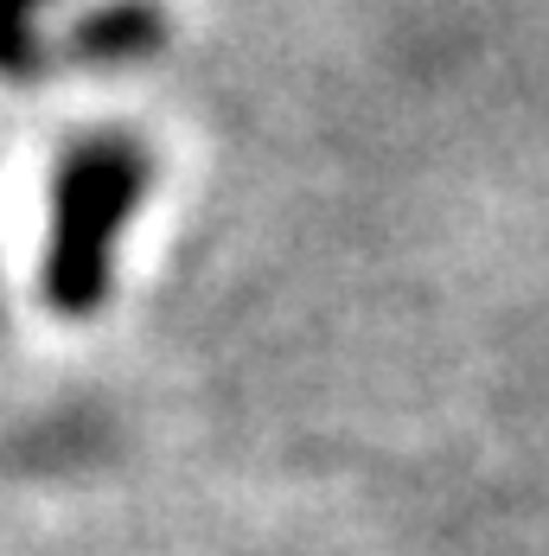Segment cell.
I'll return each instance as SVG.
<instances>
[{
	"mask_svg": "<svg viewBox=\"0 0 549 556\" xmlns=\"http://www.w3.org/2000/svg\"><path fill=\"white\" fill-rule=\"evenodd\" d=\"M148 179H154L148 148H135L128 135H97L64 154L52 186V230L39 256V294L52 314L77 320L110 301L115 243L128 230V212L141 205Z\"/></svg>",
	"mask_w": 549,
	"mask_h": 556,
	"instance_id": "cell-1",
	"label": "cell"
},
{
	"mask_svg": "<svg viewBox=\"0 0 549 556\" xmlns=\"http://www.w3.org/2000/svg\"><path fill=\"white\" fill-rule=\"evenodd\" d=\"M161 39V13L141 7V0H122L110 13H97L90 26H77V52L84 58H103V64H122V58H141L148 46Z\"/></svg>",
	"mask_w": 549,
	"mask_h": 556,
	"instance_id": "cell-2",
	"label": "cell"
},
{
	"mask_svg": "<svg viewBox=\"0 0 549 556\" xmlns=\"http://www.w3.org/2000/svg\"><path fill=\"white\" fill-rule=\"evenodd\" d=\"M52 0H0V77H26L39 64V13Z\"/></svg>",
	"mask_w": 549,
	"mask_h": 556,
	"instance_id": "cell-3",
	"label": "cell"
}]
</instances>
